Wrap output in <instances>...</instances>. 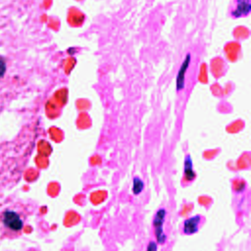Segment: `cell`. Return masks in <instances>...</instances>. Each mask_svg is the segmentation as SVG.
Segmentation results:
<instances>
[{"label": "cell", "instance_id": "7", "mask_svg": "<svg viewBox=\"0 0 251 251\" xmlns=\"http://www.w3.org/2000/svg\"><path fill=\"white\" fill-rule=\"evenodd\" d=\"M132 182H133L132 192H133V194L138 195V194L143 190V187H144L143 181H142L138 176H134V177H133Z\"/></svg>", "mask_w": 251, "mask_h": 251}, {"label": "cell", "instance_id": "1", "mask_svg": "<svg viewBox=\"0 0 251 251\" xmlns=\"http://www.w3.org/2000/svg\"><path fill=\"white\" fill-rule=\"evenodd\" d=\"M166 214H167V212L165 209H160L156 213V215L154 217V221H153L155 235L157 238V242L159 244H163L166 241V235L163 232V223L165 221Z\"/></svg>", "mask_w": 251, "mask_h": 251}, {"label": "cell", "instance_id": "4", "mask_svg": "<svg viewBox=\"0 0 251 251\" xmlns=\"http://www.w3.org/2000/svg\"><path fill=\"white\" fill-rule=\"evenodd\" d=\"M189 62H190V54H187L186 57H185V60L183 61L182 65H181V67L178 71L177 76H176V89L177 90L182 89L183 86H184V75L186 73Z\"/></svg>", "mask_w": 251, "mask_h": 251}, {"label": "cell", "instance_id": "3", "mask_svg": "<svg viewBox=\"0 0 251 251\" xmlns=\"http://www.w3.org/2000/svg\"><path fill=\"white\" fill-rule=\"evenodd\" d=\"M200 220H201L200 216H194L192 218L187 219L183 224V232L185 234L195 233L198 229Z\"/></svg>", "mask_w": 251, "mask_h": 251}, {"label": "cell", "instance_id": "8", "mask_svg": "<svg viewBox=\"0 0 251 251\" xmlns=\"http://www.w3.org/2000/svg\"><path fill=\"white\" fill-rule=\"evenodd\" d=\"M5 72H6V62H5L4 58H2L0 56V78L4 75Z\"/></svg>", "mask_w": 251, "mask_h": 251}, {"label": "cell", "instance_id": "9", "mask_svg": "<svg viewBox=\"0 0 251 251\" xmlns=\"http://www.w3.org/2000/svg\"><path fill=\"white\" fill-rule=\"evenodd\" d=\"M146 251H157V244L154 241H150Z\"/></svg>", "mask_w": 251, "mask_h": 251}, {"label": "cell", "instance_id": "6", "mask_svg": "<svg viewBox=\"0 0 251 251\" xmlns=\"http://www.w3.org/2000/svg\"><path fill=\"white\" fill-rule=\"evenodd\" d=\"M184 176L188 180H192L195 176V174L192 170V162L189 155H186L185 162H184Z\"/></svg>", "mask_w": 251, "mask_h": 251}, {"label": "cell", "instance_id": "5", "mask_svg": "<svg viewBox=\"0 0 251 251\" xmlns=\"http://www.w3.org/2000/svg\"><path fill=\"white\" fill-rule=\"evenodd\" d=\"M250 2L249 0H237L236 1V8L232 12V16L235 18L248 15L250 12Z\"/></svg>", "mask_w": 251, "mask_h": 251}, {"label": "cell", "instance_id": "2", "mask_svg": "<svg viewBox=\"0 0 251 251\" xmlns=\"http://www.w3.org/2000/svg\"><path fill=\"white\" fill-rule=\"evenodd\" d=\"M3 224L12 230L19 231L23 228V221L19 214L14 211H6L3 215Z\"/></svg>", "mask_w": 251, "mask_h": 251}]
</instances>
